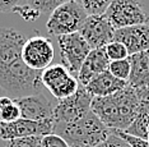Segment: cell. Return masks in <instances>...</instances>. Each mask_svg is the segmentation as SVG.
Wrapping results in <instances>:
<instances>
[{
	"label": "cell",
	"instance_id": "cell-1",
	"mask_svg": "<svg viewBox=\"0 0 149 147\" xmlns=\"http://www.w3.org/2000/svg\"><path fill=\"white\" fill-rule=\"evenodd\" d=\"M141 100L144 98L139 92L126 84L110 96L93 97L91 111L111 131H126L136 117Z\"/></svg>",
	"mask_w": 149,
	"mask_h": 147
},
{
	"label": "cell",
	"instance_id": "cell-2",
	"mask_svg": "<svg viewBox=\"0 0 149 147\" xmlns=\"http://www.w3.org/2000/svg\"><path fill=\"white\" fill-rule=\"evenodd\" d=\"M42 72L33 70L21 59L0 67V88L12 98L43 94Z\"/></svg>",
	"mask_w": 149,
	"mask_h": 147
},
{
	"label": "cell",
	"instance_id": "cell-3",
	"mask_svg": "<svg viewBox=\"0 0 149 147\" xmlns=\"http://www.w3.org/2000/svg\"><path fill=\"white\" fill-rule=\"evenodd\" d=\"M54 133L61 136L70 147H97L111 134V129L89 111L78 122L69 124L55 123Z\"/></svg>",
	"mask_w": 149,
	"mask_h": 147
},
{
	"label": "cell",
	"instance_id": "cell-4",
	"mask_svg": "<svg viewBox=\"0 0 149 147\" xmlns=\"http://www.w3.org/2000/svg\"><path fill=\"white\" fill-rule=\"evenodd\" d=\"M87 18L88 14L86 10L75 0H69L50 14L49 20L46 22V28L52 36L70 35L79 32Z\"/></svg>",
	"mask_w": 149,
	"mask_h": 147
},
{
	"label": "cell",
	"instance_id": "cell-5",
	"mask_svg": "<svg viewBox=\"0 0 149 147\" xmlns=\"http://www.w3.org/2000/svg\"><path fill=\"white\" fill-rule=\"evenodd\" d=\"M41 79L43 87L57 101L73 96L80 87L79 81L70 74L63 64H51L47 67L42 70Z\"/></svg>",
	"mask_w": 149,
	"mask_h": 147
},
{
	"label": "cell",
	"instance_id": "cell-6",
	"mask_svg": "<svg viewBox=\"0 0 149 147\" xmlns=\"http://www.w3.org/2000/svg\"><path fill=\"white\" fill-rule=\"evenodd\" d=\"M104 15L115 30L147 25L149 20L143 6L136 0H112Z\"/></svg>",
	"mask_w": 149,
	"mask_h": 147
},
{
	"label": "cell",
	"instance_id": "cell-7",
	"mask_svg": "<svg viewBox=\"0 0 149 147\" xmlns=\"http://www.w3.org/2000/svg\"><path fill=\"white\" fill-rule=\"evenodd\" d=\"M57 44L60 47L63 65L69 70L70 74L78 77V73H79L84 60L92 49L79 32L59 36Z\"/></svg>",
	"mask_w": 149,
	"mask_h": 147
},
{
	"label": "cell",
	"instance_id": "cell-8",
	"mask_svg": "<svg viewBox=\"0 0 149 147\" xmlns=\"http://www.w3.org/2000/svg\"><path fill=\"white\" fill-rule=\"evenodd\" d=\"M92 100L93 97L88 94L86 87L80 84L79 90L73 96L57 101L54 120L55 123H61V124L78 122L91 111Z\"/></svg>",
	"mask_w": 149,
	"mask_h": 147
},
{
	"label": "cell",
	"instance_id": "cell-9",
	"mask_svg": "<svg viewBox=\"0 0 149 147\" xmlns=\"http://www.w3.org/2000/svg\"><path fill=\"white\" fill-rule=\"evenodd\" d=\"M55 58L54 44L49 37L33 36L27 39L22 49V60L33 70L42 72L51 65Z\"/></svg>",
	"mask_w": 149,
	"mask_h": 147
},
{
	"label": "cell",
	"instance_id": "cell-10",
	"mask_svg": "<svg viewBox=\"0 0 149 147\" xmlns=\"http://www.w3.org/2000/svg\"><path fill=\"white\" fill-rule=\"evenodd\" d=\"M54 119H47L43 122H33L19 118L12 123H0V139L13 141L17 138L35 137V136H46L54 133Z\"/></svg>",
	"mask_w": 149,
	"mask_h": 147
},
{
	"label": "cell",
	"instance_id": "cell-11",
	"mask_svg": "<svg viewBox=\"0 0 149 147\" xmlns=\"http://www.w3.org/2000/svg\"><path fill=\"white\" fill-rule=\"evenodd\" d=\"M115 30L106 15H88L79 33L91 49H102L113 41Z\"/></svg>",
	"mask_w": 149,
	"mask_h": 147
},
{
	"label": "cell",
	"instance_id": "cell-12",
	"mask_svg": "<svg viewBox=\"0 0 149 147\" xmlns=\"http://www.w3.org/2000/svg\"><path fill=\"white\" fill-rule=\"evenodd\" d=\"M17 105L21 110V118L33 122H43L54 119L56 104L50 100L45 94L31 95L21 98H15Z\"/></svg>",
	"mask_w": 149,
	"mask_h": 147
},
{
	"label": "cell",
	"instance_id": "cell-13",
	"mask_svg": "<svg viewBox=\"0 0 149 147\" xmlns=\"http://www.w3.org/2000/svg\"><path fill=\"white\" fill-rule=\"evenodd\" d=\"M113 41L121 42L129 51V56L149 50V26L138 25L115 31Z\"/></svg>",
	"mask_w": 149,
	"mask_h": 147
},
{
	"label": "cell",
	"instance_id": "cell-14",
	"mask_svg": "<svg viewBox=\"0 0 149 147\" xmlns=\"http://www.w3.org/2000/svg\"><path fill=\"white\" fill-rule=\"evenodd\" d=\"M26 36L10 27L0 28V67L8 65L22 58Z\"/></svg>",
	"mask_w": 149,
	"mask_h": 147
},
{
	"label": "cell",
	"instance_id": "cell-15",
	"mask_svg": "<svg viewBox=\"0 0 149 147\" xmlns=\"http://www.w3.org/2000/svg\"><path fill=\"white\" fill-rule=\"evenodd\" d=\"M131 70L127 84L135 88L143 98L149 97V50L129 56Z\"/></svg>",
	"mask_w": 149,
	"mask_h": 147
},
{
	"label": "cell",
	"instance_id": "cell-16",
	"mask_svg": "<svg viewBox=\"0 0 149 147\" xmlns=\"http://www.w3.org/2000/svg\"><path fill=\"white\" fill-rule=\"evenodd\" d=\"M110 59H108L104 47L102 49H93L88 54V56L84 60L79 73H78V81L82 86H87L96 76L108 70L110 65Z\"/></svg>",
	"mask_w": 149,
	"mask_h": 147
},
{
	"label": "cell",
	"instance_id": "cell-17",
	"mask_svg": "<svg viewBox=\"0 0 149 147\" xmlns=\"http://www.w3.org/2000/svg\"><path fill=\"white\" fill-rule=\"evenodd\" d=\"M127 84V82L120 81L116 77H113L108 70L98 74L87 84L86 90L92 97H106L115 92L123 90Z\"/></svg>",
	"mask_w": 149,
	"mask_h": 147
},
{
	"label": "cell",
	"instance_id": "cell-18",
	"mask_svg": "<svg viewBox=\"0 0 149 147\" xmlns=\"http://www.w3.org/2000/svg\"><path fill=\"white\" fill-rule=\"evenodd\" d=\"M148 127H149V97L141 100L136 113V117L130 124V127L124 132H126L131 136H135V137L148 139Z\"/></svg>",
	"mask_w": 149,
	"mask_h": 147
},
{
	"label": "cell",
	"instance_id": "cell-19",
	"mask_svg": "<svg viewBox=\"0 0 149 147\" xmlns=\"http://www.w3.org/2000/svg\"><path fill=\"white\" fill-rule=\"evenodd\" d=\"M21 118V110L14 98L0 97V123H12Z\"/></svg>",
	"mask_w": 149,
	"mask_h": 147
},
{
	"label": "cell",
	"instance_id": "cell-20",
	"mask_svg": "<svg viewBox=\"0 0 149 147\" xmlns=\"http://www.w3.org/2000/svg\"><path fill=\"white\" fill-rule=\"evenodd\" d=\"M88 15H103L112 0H75Z\"/></svg>",
	"mask_w": 149,
	"mask_h": 147
},
{
	"label": "cell",
	"instance_id": "cell-21",
	"mask_svg": "<svg viewBox=\"0 0 149 147\" xmlns=\"http://www.w3.org/2000/svg\"><path fill=\"white\" fill-rule=\"evenodd\" d=\"M68 1L69 0H26L24 4L37 10L40 14H51L56 8Z\"/></svg>",
	"mask_w": 149,
	"mask_h": 147
},
{
	"label": "cell",
	"instance_id": "cell-22",
	"mask_svg": "<svg viewBox=\"0 0 149 147\" xmlns=\"http://www.w3.org/2000/svg\"><path fill=\"white\" fill-rule=\"evenodd\" d=\"M130 70H131V65H130V61H129V58L127 59H124V60L111 61L110 65H108V72H110L113 77H116L117 79L124 81V82L129 81Z\"/></svg>",
	"mask_w": 149,
	"mask_h": 147
},
{
	"label": "cell",
	"instance_id": "cell-23",
	"mask_svg": "<svg viewBox=\"0 0 149 147\" xmlns=\"http://www.w3.org/2000/svg\"><path fill=\"white\" fill-rule=\"evenodd\" d=\"M106 54L108 56L110 61H117V60H124L129 58V51L121 42L112 41L104 47Z\"/></svg>",
	"mask_w": 149,
	"mask_h": 147
},
{
	"label": "cell",
	"instance_id": "cell-24",
	"mask_svg": "<svg viewBox=\"0 0 149 147\" xmlns=\"http://www.w3.org/2000/svg\"><path fill=\"white\" fill-rule=\"evenodd\" d=\"M41 136L17 138L13 139V141H8L5 147H41Z\"/></svg>",
	"mask_w": 149,
	"mask_h": 147
},
{
	"label": "cell",
	"instance_id": "cell-25",
	"mask_svg": "<svg viewBox=\"0 0 149 147\" xmlns=\"http://www.w3.org/2000/svg\"><path fill=\"white\" fill-rule=\"evenodd\" d=\"M41 147H70V146L61 136L56 134V133H50V134L42 136Z\"/></svg>",
	"mask_w": 149,
	"mask_h": 147
},
{
	"label": "cell",
	"instance_id": "cell-26",
	"mask_svg": "<svg viewBox=\"0 0 149 147\" xmlns=\"http://www.w3.org/2000/svg\"><path fill=\"white\" fill-rule=\"evenodd\" d=\"M112 132L116 133L118 137L123 138L130 147H149V141L148 139L135 137V136H131V134H129V133L124 132V131H116V129H112Z\"/></svg>",
	"mask_w": 149,
	"mask_h": 147
},
{
	"label": "cell",
	"instance_id": "cell-27",
	"mask_svg": "<svg viewBox=\"0 0 149 147\" xmlns=\"http://www.w3.org/2000/svg\"><path fill=\"white\" fill-rule=\"evenodd\" d=\"M13 13H17L18 15H21L23 19L28 20V22H33V20L40 18V15H41L37 10L32 9L31 6H28L27 4H23V5L19 4L14 10H13Z\"/></svg>",
	"mask_w": 149,
	"mask_h": 147
},
{
	"label": "cell",
	"instance_id": "cell-28",
	"mask_svg": "<svg viewBox=\"0 0 149 147\" xmlns=\"http://www.w3.org/2000/svg\"><path fill=\"white\" fill-rule=\"evenodd\" d=\"M97 147H130V146H129L121 137H118L116 133H113L111 131V134Z\"/></svg>",
	"mask_w": 149,
	"mask_h": 147
},
{
	"label": "cell",
	"instance_id": "cell-29",
	"mask_svg": "<svg viewBox=\"0 0 149 147\" xmlns=\"http://www.w3.org/2000/svg\"><path fill=\"white\" fill-rule=\"evenodd\" d=\"M22 0H0V13H10L21 4Z\"/></svg>",
	"mask_w": 149,
	"mask_h": 147
},
{
	"label": "cell",
	"instance_id": "cell-30",
	"mask_svg": "<svg viewBox=\"0 0 149 147\" xmlns=\"http://www.w3.org/2000/svg\"><path fill=\"white\" fill-rule=\"evenodd\" d=\"M136 1H138L141 6H143L145 14H147V17L149 18V0H136Z\"/></svg>",
	"mask_w": 149,
	"mask_h": 147
},
{
	"label": "cell",
	"instance_id": "cell-31",
	"mask_svg": "<svg viewBox=\"0 0 149 147\" xmlns=\"http://www.w3.org/2000/svg\"><path fill=\"white\" fill-rule=\"evenodd\" d=\"M148 141H149V127H148Z\"/></svg>",
	"mask_w": 149,
	"mask_h": 147
}]
</instances>
